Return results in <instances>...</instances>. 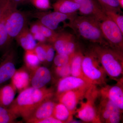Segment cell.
<instances>
[{
	"instance_id": "obj_9",
	"label": "cell",
	"mask_w": 123,
	"mask_h": 123,
	"mask_svg": "<svg viewBox=\"0 0 123 123\" xmlns=\"http://www.w3.org/2000/svg\"><path fill=\"white\" fill-rule=\"evenodd\" d=\"M76 14H67L54 11L50 12H36L34 16L38 21L48 28L55 31L57 29L60 23L67 20H70Z\"/></svg>"
},
{
	"instance_id": "obj_12",
	"label": "cell",
	"mask_w": 123,
	"mask_h": 123,
	"mask_svg": "<svg viewBox=\"0 0 123 123\" xmlns=\"http://www.w3.org/2000/svg\"><path fill=\"white\" fill-rule=\"evenodd\" d=\"M15 55L13 50L7 51L0 62V86L11 79L16 69Z\"/></svg>"
},
{
	"instance_id": "obj_35",
	"label": "cell",
	"mask_w": 123,
	"mask_h": 123,
	"mask_svg": "<svg viewBox=\"0 0 123 123\" xmlns=\"http://www.w3.org/2000/svg\"><path fill=\"white\" fill-rule=\"evenodd\" d=\"M46 53V63H50L53 61L55 56V50L53 44L44 43Z\"/></svg>"
},
{
	"instance_id": "obj_11",
	"label": "cell",
	"mask_w": 123,
	"mask_h": 123,
	"mask_svg": "<svg viewBox=\"0 0 123 123\" xmlns=\"http://www.w3.org/2000/svg\"><path fill=\"white\" fill-rule=\"evenodd\" d=\"M53 45L58 54L72 55L77 51V43L75 36L66 31L58 33Z\"/></svg>"
},
{
	"instance_id": "obj_38",
	"label": "cell",
	"mask_w": 123,
	"mask_h": 123,
	"mask_svg": "<svg viewBox=\"0 0 123 123\" xmlns=\"http://www.w3.org/2000/svg\"><path fill=\"white\" fill-rule=\"evenodd\" d=\"M121 8H123V0H118Z\"/></svg>"
},
{
	"instance_id": "obj_29",
	"label": "cell",
	"mask_w": 123,
	"mask_h": 123,
	"mask_svg": "<svg viewBox=\"0 0 123 123\" xmlns=\"http://www.w3.org/2000/svg\"><path fill=\"white\" fill-rule=\"evenodd\" d=\"M39 24L40 31L44 37L47 39V42L53 44L57 38L58 33L56 32L55 31L44 26L40 23L39 22Z\"/></svg>"
},
{
	"instance_id": "obj_25",
	"label": "cell",
	"mask_w": 123,
	"mask_h": 123,
	"mask_svg": "<svg viewBox=\"0 0 123 123\" xmlns=\"http://www.w3.org/2000/svg\"><path fill=\"white\" fill-rule=\"evenodd\" d=\"M24 61L25 66L30 73L39 66L41 63L33 49L25 51Z\"/></svg>"
},
{
	"instance_id": "obj_10",
	"label": "cell",
	"mask_w": 123,
	"mask_h": 123,
	"mask_svg": "<svg viewBox=\"0 0 123 123\" xmlns=\"http://www.w3.org/2000/svg\"><path fill=\"white\" fill-rule=\"evenodd\" d=\"M80 5V15L90 16L101 22L107 17L105 10L97 0H72Z\"/></svg>"
},
{
	"instance_id": "obj_37",
	"label": "cell",
	"mask_w": 123,
	"mask_h": 123,
	"mask_svg": "<svg viewBox=\"0 0 123 123\" xmlns=\"http://www.w3.org/2000/svg\"><path fill=\"white\" fill-rule=\"evenodd\" d=\"M12 4L18 7L19 5L23 4L27 2H30V0H10Z\"/></svg>"
},
{
	"instance_id": "obj_36",
	"label": "cell",
	"mask_w": 123,
	"mask_h": 123,
	"mask_svg": "<svg viewBox=\"0 0 123 123\" xmlns=\"http://www.w3.org/2000/svg\"><path fill=\"white\" fill-rule=\"evenodd\" d=\"M35 123H63L53 116L49 117L46 118L36 121Z\"/></svg>"
},
{
	"instance_id": "obj_20",
	"label": "cell",
	"mask_w": 123,
	"mask_h": 123,
	"mask_svg": "<svg viewBox=\"0 0 123 123\" xmlns=\"http://www.w3.org/2000/svg\"><path fill=\"white\" fill-rule=\"evenodd\" d=\"M80 7L72 0H56L52 5L54 11L67 14L76 13Z\"/></svg>"
},
{
	"instance_id": "obj_18",
	"label": "cell",
	"mask_w": 123,
	"mask_h": 123,
	"mask_svg": "<svg viewBox=\"0 0 123 123\" xmlns=\"http://www.w3.org/2000/svg\"><path fill=\"white\" fill-rule=\"evenodd\" d=\"M30 72L25 66L16 69L11 78V83L17 90L21 92L29 87L30 83Z\"/></svg>"
},
{
	"instance_id": "obj_23",
	"label": "cell",
	"mask_w": 123,
	"mask_h": 123,
	"mask_svg": "<svg viewBox=\"0 0 123 123\" xmlns=\"http://www.w3.org/2000/svg\"><path fill=\"white\" fill-rule=\"evenodd\" d=\"M84 56V55L80 51H77L73 55L70 62L71 75L86 80L82 69V62Z\"/></svg>"
},
{
	"instance_id": "obj_1",
	"label": "cell",
	"mask_w": 123,
	"mask_h": 123,
	"mask_svg": "<svg viewBox=\"0 0 123 123\" xmlns=\"http://www.w3.org/2000/svg\"><path fill=\"white\" fill-rule=\"evenodd\" d=\"M54 94L52 88L29 86L20 92L8 108L18 117H20L26 121L40 103L51 98Z\"/></svg>"
},
{
	"instance_id": "obj_21",
	"label": "cell",
	"mask_w": 123,
	"mask_h": 123,
	"mask_svg": "<svg viewBox=\"0 0 123 123\" xmlns=\"http://www.w3.org/2000/svg\"><path fill=\"white\" fill-rule=\"evenodd\" d=\"M16 91L11 83L0 86V105L8 108L14 100Z\"/></svg>"
},
{
	"instance_id": "obj_33",
	"label": "cell",
	"mask_w": 123,
	"mask_h": 123,
	"mask_svg": "<svg viewBox=\"0 0 123 123\" xmlns=\"http://www.w3.org/2000/svg\"><path fill=\"white\" fill-rule=\"evenodd\" d=\"M44 43H38L33 49L41 63L46 62V53Z\"/></svg>"
},
{
	"instance_id": "obj_2",
	"label": "cell",
	"mask_w": 123,
	"mask_h": 123,
	"mask_svg": "<svg viewBox=\"0 0 123 123\" xmlns=\"http://www.w3.org/2000/svg\"><path fill=\"white\" fill-rule=\"evenodd\" d=\"M100 23L92 17L76 14L67 25L83 39L94 44L108 46L102 33Z\"/></svg>"
},
{
	"instance_id": "obj_3",
	"label": "cell",
	"mask_w": 123,
	"mask_h": 123,
	"mask_svg": "<svg viewBox=\"0 0 123 123\" xmlns=\"http://www.w3.org/2000/svg\"><path fill=\"white\" fill-rule=\"evenodd\" d=\"M91 50L96 56L107 75L116 79L123 75V52L109 46L94 44Z\"/></svg>"
},
{
	"instance_id": "obj_7",
	"label": "cell",
	"mask_w": 123,
	"mask_h": 123,
	"mask_svg": "<svg viewBox=\"0 0 123 123\" xmlns=\"http://www.w3.org/2000/svg\"><path fill=\"white\" fill-rule=\"evenodd\" d=\"M27 18L24 12L18 10L13 9L7 16L6 24V31L9 40L11 42L27 26Z\"/></svg>"
},
{
	"instance_id": "obj_6",
	"label": "cell",
	"mask_w": 123,
	"mask_h": 123,
	"mask_svg": "<svg viewBox=\"0 0 123 123\" xmlns=\"http://www.w3.org/2000/svg\"><path fill=\"white\" fill-rule=\"evenodd\" d=\"M100 25L104 37L108 46L123 52V33L119 27L107 16L100 22Z\"/></svg>"
},
{
	"instance_id": "obj_17",
	"label": "cell",
	"mask_w": 123,
	"mask_h": 123,
	"mask_svg": "<svg viewBox=\"0 0 123 123\" xmlns=\"http://www.w3.org/2000/svg\"><path fill=\"white\" fill-rule=\"evenodd\" d=\"M30 83L32 87L42 88L46 87V85L52 79L51 72L47 67L39 66L30 73Z\"/></svg>"
},
{
	"instance_id": "obj_22",
	"label": "cell",
	"mask_w": 123,
	"mask_h": 123,
	"mask_svg": "<svg viewBox=\"0 0 123 123\" xmlns=\"http://www.w3.org/2000/svg\"><path fill=\"white\" fill-rule=\"evenodd\" d=\"M15 39L18 44L25 51L33 50L37 44L36 40L27 26L22 31Z\"/></svg>"
},
{
	"instance_id": "obj_31",
	"label": "cell",
	"mask_w": 123,
	"mask_h": 123,
	"mask_svg": "<svg viewBox=\"0 0 123 123\" xmlns=\"http://www.w3.org/2000/svg\"><path fill=\"white\" fill-rule=\"evenodd\" d=\"M106 16L110 18L119 27L123 33V16L120 13L111 11H105Z\"/></svg>"
},
{
	"instance_id": "obj_5",
	"label": "cell",
	"mask_w": 123,
	"mask_h": 123,
	"mask_svg": "<svg viewBox=\"0 0 123 123\" xmlns=\"http://www.w3.org/2000/svg\"><path fill=\"white\" fill-rule=\"evenodd\" d=\"M99 94L96 86L92 85L90 87L85 97L86 101L80 102V107L75 111L77 118L86 123H102L95 104Z\"/></svg>"
},
{
	"instance_id": "obj_8",
	"label": "cell",
	"mask_w": 123,
	"mask_h": 123,
	"mask_svg": "<svg viewBox=\"0 0 123 123\" xmlns=\"http://www.w3.org/2000/svg\"><path fill=\"white\" fill-rule=\"evenodd\" d=\"M92 85L64 92L56 97L57 100L66 106L74 115L78 104L85 98L87 91Z\"/></svg>"
},
{
	"instance_id": "obj_32",
	"label": "cell",
	"mask_w": 123,
	"mask_h": 123,
	"mask_svg": "<svg viewBox=\"0 0 123 123\" xmlns=\"http://www.w3.org/2000/svg\"><path fill=\"white\" fill-rule=\"evenodd\" d=\"M55 75L60 78L71 75L70 62L63 66L55 67Z\"/></svg>"
},
{
	"instance_id": "obj_14",
	"label": "cell",
	"mask_w": 123,
	"mask_h": 123,
	"mask_svg": "<svg viewBox=\"0 0 123 123\" xmlns=\"http://www.w3.org/2000/svg\"><path fill=\"white\" fill-rule=\"evenodd\" d=\"M2 7L0 15V51L6 48L10 43L6 27L7 16L13 8H17L10 0H2Z\"/></svg>"
},
{
	"instance_id": "obj_16",
	"label": "cell",
	"mask_w": 123,
	"mask_h": 123,
	"mask_svg": "<svg viewBox=\"0 0 123 123\" xmlns=\"http://www.w3.org/2000/svg\"><path fill=\"white\" fill-rule=\"evenodd\" d=\"M55 104L51 98L43 101L35 108L25 122L35 123L38 120L52 116Z\"/></svg>"
},
{
	"instance_id": "obj_13",
	"label": "cell",
	"mask_w": 123,
	"mask_h": 123,
	"mask_svg": "<svg viewBox=\"0 0 123 123\" xmlns=\"http://www.w3.org/2000/svg\"><path fill=\"white\" fill-rule=\"evenodd\" d=\"M116 85L106 86L99 91L101 98L109 99L122 111L123 110V80H120Z\"/></svg>"
},
{
	"instance_id": "obj_15",
	"label": "cell",
	"mask_w": 123,
	"mask_h": 123,
	"mask_svg": "<svg viewBox=\"0 0 123 123\" xmlns=\"http://www.w3.org/2000/svg\"><path fill=\"white\" fill-rule=\"evenodd\" d=\"M85 79L70 75L60 78L57 83L56 95L68 91L92 85Z\"/></svg>"
},
{
	"instance_id": "obj_24",
	"label": "cell",
	"mask_w": 123,
	"mask_h": 123,
	"mask_svg": "<svg viewBox=\"0 0 123 123\" xmlns=\"http://www.w3.org/2000/svg\"><path fill=\"white\" fill-rule=\"evenodd\" d=\"M73 115L63 104L56 103L52 116L63 123H71L73 120Z\"/></svg>"
},
{
	"instance_id": "obj_4",
	"label": "cell",
	"mask_w": 123,
	"mask_h": 123,
	"mask_svg": "<svg viewBox=\"0 0 123 123\" xmlns=\"http://www.w3.org/2000/svg\"><path fill=\"white\" fill-rule=\"evenodd\" d=\"M82 69L85 79L96 86L105 84L107 74L96 56L91 50L84 55Z\"/></svg>"
},
{
	"instance_id": "obj_30",
	"label": "cell",
	"mask_w": 123,
	"mask_h": 123,
	"mask_svg": "<svg viewBox=\"0 0 123 123\" xmlns=\"http://www.w3.org/2000/svg\"><path fill=\"white\" fill-rule=\"evenodd\" d=\"M74 54L68 55L57 53L53 61L55 67L63 66L70 63Z\"/></svg>"
},
{
	"instance_id": "obj_27",
	"label": "cell",
	"mask_w": 123,
	"mask_h": 123,
	"mask_svg": "<svg viewBox=\"0 0 123 123\" xmlns=\"http://www.w3.org/2000/svg\"><path fill=\"white\" fill-rule=\"evenodd\" d=\"M17 118L8 108L0 105V123H15Z\"/></svg>"
},
{
	"instance_id": "obj_19",
	"label": "cell",
	"mask_w": 123,
	"mask_h": 123,
	"mask_svg": "<svg viewBox=\"0 0 123 123\" xmlns=\"http://www.w3.org/2000/svg\"><path fill=\"white\" fill-rule=\"evenodd\" d=\"M98 111L101 123H107L111 116L123 111L109 99L102 98Z\"/></svg>"
},
{
	"instance_id": "obj_34",
	"label": "cell",
	"mask_w": 123,
	"mask_h": 123,
	"mask_svg": "<svg viewBox=\"0 0 123 123\" xmlns=\"http://www.w3.org/2000/svg\"><path fill=\"white\" fill-rule=\"evenodd\" d=\"M30 2L36 8L42 11L48 10L51 7L50 0H30Z\"/></svg>"
},
{
	"instance_id": "obj_28",
	"label": "cell",
	"mask_w": 123,
	"mask_h": 123,
	"mask_svg": "<svg viewBox=\"0 0 123 123\" xmlns=\"http://www.w3.org/2000/svg\"><path fill=\"white\" fill-rule=\"evenodd\" d=\"M29 29L36 41L42 43H44L47 42V39L44 37L40 31L39 22L38 21L31 25Z\"/></svg>"
},
{
	"instance_id": "obj_39",
	"label": "cell",
	"mask_w": 123,
	"mask_h": 123,
	"mask_svg": "<svg viewBox=\"0 0 123 123\" xmlns=\"http://www.w3.org/2000/svg\"><path fill=\"white\" fill-rule=\"evenodd\" d=\"M2 7V0H0V15L1 12V9Z\"/></svg>"
},
{
	"instance_id": "obj_26",
	"label": "cell",
	"mask_w": 123,
	"mask_h": 123,
	"mask_svg": "<svg viewBox=\"0 0 123 123\" xmlns=\"http://www.w3.org/2000/svg\"><path fill=\"white\" fill-rule=\"evenodd\" d=\"M105 11L120 13L121 7L118 0H97Z\"/></svg>"
}]
</instances>
